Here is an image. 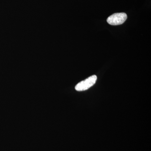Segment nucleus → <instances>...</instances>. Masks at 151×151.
Instances as JSON below:
<instances>
[{
  "label": "nucleus",
  "instance_id": "nucleus-1",
  "mask_svg": "<svg viewBox=\"0 0 151 151\" xmlns=\"http://www.w3.org/2000/svg\"><path fill=\"white\" fill-rule=\"evenodd\" d=\"M127 19V14L125 13H117L108 17L107 21L112 25H119L123 24Z\"/></svg>",
  "mask_w": 151,
  "mask_h": 151
},
{
  "label": "nucleus",
  "instance_id": "nucleus-2",
  "mask_svg": "<svg viewBox=\"0 0 151 151\" xmlns=\"http://www.w3.org/2000/svg\"><path fill=\"white\" fill-rule=\"evenodd\" d=\"M97 79V76L96 75H92L84 81L78 83L75 86L76 90L78 91L87 90L94 85L96 83Z\"/></svg>",
  "mask_w": 151,
  "mask_h": 151
}]
</instances>
